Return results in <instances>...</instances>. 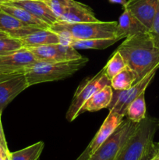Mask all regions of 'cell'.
Wrapping results in <instances>:
<instances>
[{
	"label": "cell",
	"instance_id": "obj_1",
	"mask_svg": "<svg viewBox=\"0 0 159 160\" xmlns=\"http://www.w3.org/2000/svg\"><path fill=\"white\" fill-rule=\"evenodd\" d=\"M116 50L127 67L137 73L139 81L159 66V48L154 45L148 31L126 38Z\"/></svg>",
	"mask_w": 159,
	"mask_h": 160
},
{
	"label": "cell",
	"instance_id": "obj_2",
	"mask_svg": "<svg viewBox=\"0 0 159 160\" xmlns=\"http://www.w3.org/2000/svg\"><path fill=\"white\" fill-rule=\"evenodd\" d=\"M116 21L66 23L57 21L49 29L59 35L61 43L69 45L71 39L86 40L94 38H115Z\"/></svg>",
	"mask_w": 159,
	"mask_h": 160
},
{
	"label": "cell",
	"instance_id": "obj_3",
	"mask_svg": "<svg viewBox=\"0 0 159 160\" xmlns=\"http://www.w3.org/2000/svg\"><path fill=\"white\" fill-rule=\"evenodd\" d=\"M88 62V59L82 57L78 59L59 62L37 61L26 71V80L30 86L40 83L63 80L74 74Z\"/></svg>",
	"mask_w": 159,
	"mask_h": 160
},
{
	"label": "cell",
	"instance_id": "obj_4",
	"mask_svg": "<svg viewBox=\"0 0 159 160\" xmlns=\"http://www.w3.org/2000/svg\"><path fill=\"white\" fill-rule=\"evenodd\" d=\"M158 127L159 120L145 117L114 160H141L154 146V138Z\"/></svg>",
	"mask_w": 159,
	"mask_h": 160
},
{
	"label": "cell",
	"instance_id": "obj_5",
	"mask_svg": "<svg viewBox=\"0 0 159 160\" xmlns=\"http://www.w3.org/2000/svg\"><path fill=\"white\" fill-rule=\"evenodd\" d=\"M129 119L123 120L113 134L90 155L88 160H114L138 127Z\"/></svg>",
	"mask_w": 159,
	"mask_h": 160
},
{
	"label": "cell",
	"instance_id": "obj_6",
	"mask_svg": "<svg viewBox=\"0 0 159 160\" xmlns=\"http://www.w3.org/2000/svg\"><path fill=\"white\" fill-rule=\"evenodd\" d=\"M106 85H111V81L106 76L104 69L102 68L96 75L86 79L76 89L73 100L66 112V120L72 122L81 114V109L86 102L96 92Z\"/></svg>",
	"mask_w": 159,
	"mask_h": 160
},
{
	"label": "cell",
	"instance_id": "obj_7",
	"mask_svg": "<svg viewBox=\"0 0 159 160\" xmlns=\"http://www.w3.org/2000/svg\"><path fill=\"white\" fill-rule=\"evenodd\" d=\"M159 66L153 69L151 72L143 77L142 79L137 81L132 87L126 90L113 91V96L112 102L108 109L111 112L119 114L123 117L126 115L128 107L134 99L137 98L140 94L145 92V90L148 87L152 80L154 79L156 72L158 70Z\"/></svg>",
	"mask_w": 159,
	"mask_h": 160
},
{
	"label": "cell",
	"instance_id": "obj_8",
	"mask_svg": "<svg viewBox=\"0 0 159 160\" xmlns=\"http://www.w3.org/2000/svg\"><path fill=\"white\" fill-rule=\"evenodd\" d=\"M32 52L37 61L41 62H59L78 59L83 56L69 45L51 44L26 48Z\"/></svg>",
	"mask_w": 159,
	"mask_h": 160
},
{
	"label": "cell",
	"instance_id": "obj_9",
	"mask_svg": "<svg viewBox=\"0 0 159 160\" xmlns=\"http://www.w3.org/2000/svg\"><path fill=\"white\" fill-rule=\"evenodd\" d=\"M37 62L31 51L26 48L0 56V75L25 73Z\"/></svg>",
	"mask_w": 159,
	"mask_h": 160
},
{
	"label": "cell",
	"instance_id": "obj_10",
	"mask_svg": "<svg viewBox=\"0 0 159 160\" xmlns=\"http://www.w3.org/2000/svg\"><path fill=\"white\" fill-rule=\"evenodd\" d=\"M29 87L25 73L0 75V113L6 106Z\"/></svg>",
	"mask_w": 159,
	"mask_h": 160
},
{
	"label": "cell",
	"instance_id": "obj_11",
	"mask_svg": "<svg viewBox=\"0 0 159 160\" xmlns=\"http://www.w3.org/2000/svg\"><path fill=\"white\" fill-rule=\"evenodd\" d=\"M117 23L115 38L118 41L148 31L147 28L126 8H123V13Z\"/></svg>",
	"mask_w": 159,
	"mask_h": 160
},
{
	"label": "cell",
	"instance_id": "obj_12",
	"mask_svg": "<svg viewBox=\"0 0 159 160\" xmlns=\"http://www.w3.org/2000/svg\"><path fill=\"white\" fill-rule=\"evenodd\" d=\"M158 0H128L123 8L129 9L145 27L151 29Z\"/></svg>",
	"mask_w": 159,
	"mask_h": 160
},
{
	"label": "cell",
	"instance_id": "obj_13",
	"mask_svg": "<svg viewBox=\"0 0 159 160\" xmlns=\"http://www.w3.org/2000/svg\"><path fill=\"white\" fill-rule=\"evenodd\" d=\"M58 21L66 23H84L99 21L93 9L87 5L75 0H70L65 12L59 17Z\"/></svg>",
	"mask_w": 159,
	"mask_h": 160
},
{
	"label": "cell",
	"instance_id": "obj_14",
	"mask_svg": "<svg viewBox=\"0 0 159 160\" xmlns=\"http://www.w3.org/2000/svg\"><path fill=\"white\" fill-rule=\"evenodd\" d=\"M123 120V117L119 114L109 111L108 115L107 116L100 129L88 145L90 150V155L94 152L101 146V144L107 140L109 136L113 134L114 131Z\"/></svg>",
	"mask_w": 159,
	"mask_h": 160
},
{
	"label": "cell",
	"instance_id": "obj_15",
	"mask_svg": "<svg viewBox=\"0 0 159 160\" xmlns=\"http://www.w3.org/2000/svg\"><path fill=\"white\" fill-rule=\"evenodd\" d=\"M8 2L26 9L36 17L41 20L49 26L58 21V18L45 1L41 0H31V1L10 2Z\"/></svg>",
	"mask_w": 159,
	"mask_h": 160
},
{
	"label": "cell",
	"instance_id": "obj_16",
	"mask_svg": "<svg viewBox=\"0 0 159 160\" xmlns=\"http://www.w3.org/2000/svg\"><path fill=\"white\" fill-rule=\"evenodd\" d=\"M0 9L7 12L9 15L12 16L16 19L20 20V22L28 25V26L43 28V29H48L50 28L49 25L31 14L27 10L21 7H19V6H14V5L8 2L6 0L3 1L0 4Z\"/></svg>",
	"mask_w": 159,
	"mask_h": 160
},
{
	"label": "cell",
	"instance_id": "obj_17",
	"mask_svg": "<svg viewBox=\"0 0 159 160\" xmlns=\"http://www.w3.org/2000/svg\"><path fill=\"white\" fill-rule=\"evenodd\" d=\"M20 41L24 48L61 43V39L59 34L49 28H39L29 35L20 39Z\"/></svg>",
	"mask_w": 159,
	"mask_h": 160
},
{
	"label": "cell",
	"instance_id": "obj_18",
	"mask_svg": "<svg viewBox=\"0 0 159 160\" xmlns=\"http://www.w3.org/2000/svg\"><path fill=\"white\" fill-rule=\"evenodd\" d=\"M113 89L111 85H106L95 92L81 109V113L86 112H96L108 108L112 102Z\"/></svg>",
	"mask_w": 159,
	"mask_h": 160
},
{
	"label": "cell",
	"instance_id": "obj_19",
	"mask_svg": "<svg viewBox=\"0 0 159 160\" xmlns=\"http://www.w3.org/2000/svg\"><path fill=\"white\" fill-rule=\"evenodd\" d=\"M138 81L137 73L129 67H126L111 80V86L113 90H126Z\"/></svg>",
	"mask_w": 159,
	"mask_h": 160
},
{
	"label": "cell",
	"instance_id": "obj_20",
	"mask_svg": "<svg viewBox=\"0 0 159 160\" xmlns=\"http://www.w3.org/2000/svg\"><path fill=\"white\" fill-rule=\"evenodd\" d=\"M118 42L116 38H94L86 40L71 39L69 45L75 49H104Z\"/></svg>",
	"mask_w": 159,
	"mask_h": 160
},
{
	"label": "cell",
	"instance_id": "obj_21",
	"mask_svg": "<svg viewBox=\"0 0 159 160\" xmlns=\"http://www.w3.org/2000/svg\"><path fill=\"white\" fill-rule=\"evenodd\" d=\"M146 112L145 92H143L130 103L128 107L126 116H127V119H129L131 121L134 123H140L147 117Z\"/></svg>",
	"mask_w": 159,
	"mask_h": 160
},
{
	"label": "cell",
	"instance_id": "obj_22",
	"mask_svg": "<svg viewBox=\"0 0 159 160\" xmlns=\"http://www.w3.org/2000/svg\"><path fill=\"white\" fill-rule=\"evenodd\" d=\"M45 147L43 142H38L19 151L10 152L11 160H38Z\"/></svg>",
	"mask_w": 159,
	"mask_h": 160
},
{
	"label": "cell",
	"instance_id": "obj_23",
	"mask_svg": "<svg viewBox=\"0 0 159 160\" xmlns=\"http://www.w3.org/2000/svg\"><path fill=\"white\" fill-rule=\"evenodd\" d=\"M25 26L28 25L24 24L12 16L0 9V31L6 33L9 37H12L18 30Z\"/></svg>",
	"mask_w": 159,
	"mask_h": 160
},
{
	"label": "cell",
	"instance_id": "obj_24",
	"mask_svg": "<svg viewBox=\"0 0 159 160\" xmlns=\"http://www.w3.org/2000/svg\"><path fill=\"white\" fill-rule=\"evenodd\" d=\"M126 67H127V65L125 59H123L119 52L115 50L104 69L106 76L111 81L117 73H119Z\"/></svg>",
	"mask_w": 159,
	"mask_h": 160
},
{
	"label": "cell",
	"instance_id": "obj_25",
	"mask_svg": "<svg viewBox=\"0 0 159 160\" xmlns=\"http://www.w3.org/2000/svg\"><path fill=\"white\" fill-rule=\"evenodd\" d=\"M24 48L20 39L7 36L0 38V56L9 55Z\"/></svg>",
	"mask_w": 159,
	"mask_h": 160
},
{
	"label": "cell",
	"instance_id": "obj_26",
	"mask_svg": "<svg viewBox=\"0 0 159 160\" xmlns=\"http://www.w3.org/2000/svg\"><path fill=\"white\" fill-rule=\"evenodd\" d=\"M148 32L152 39L154 45L159 48V0L157 2V9H156L154 19H153L151 28Z\"/></svg>",
	"mask_w": 159,
	"mask_h": 160
},
{
	"label": "cell",
	"instance_id": "obj_27",
	"mask_svg": "<svg viewBox=\"0 0 159 160\" xmlns=\"http://www.w3.org/2000/svg\"><path fill=\"white\" fill-rule=\"evenodd\" d=\"M70 1V0H45V2L59 19V17L65 12Z\"/></svg>",
	"mask_w": 159,
	"mask_h": 160
},
{
	"label": "cell",
	"instance_id": "obj_28",
	"mask_svg": "<svg viewBox=\"0 0 159 160\" xmlns=\"http://www.w3.org/2000/svg\"><path fill=\"white\" fill-rule=\"evenodd\" d=\"M0 145L4 148L5 150L9 151V148H8V146H7V143H6V138H5L4 131H3L2 125L1 118H0Z\"/></svg>",
	"mask_w": 159,
	"mask_h": 160
},
{
	"label": "cell",
	"instance_id": "obj_29",
	"mask_svg": "<svg viewBox=\"0 0 159 160\" xmlns=\"http://www.w3.org/2000/svg\"><path fill=\"white\" fill-rule=\"evenodd\" d=\"M90 156V150L89 146L87 145V148L84 149V151L83 152L80 154V156L77 158L76 160H88Z\"/></svg>",
	"mask_w": 159,
	"mask_h": 160
},
{
	"label": "cell",
	"instance_id": "obj_30",
	"mask_svg": "<svg viewBox=\"0 0 159 160\" xmlns=\"http://www.w3.org/2000/svg\"><path fill=\"white\" fill-rule=\"evenodd\" d=\"M109 2L114 3V4H119L122 5L123 6H124L126 4V2L127 0H108Z\"/></svg>",
	"mask_w": 159,
	"mask_h": 160
},
{
	"label": "cell",
	"instance_id": "obj_31",
	"mask_svg": "<svg viewBox=\"0 0 159 160\" xmlns=\"http://www.w3.org/2000/svg\"><path fill=\"white\" fill-rule=\"evenodd\" d=\"M9 152H9V151H6V150H5L4 148H3V147L1 145H0V156H2V157H5V156H6L7 154H9Z\"/></svg>",
	"mask_w": 159,
	"mask_h": 160
},
{
	"label": "cell",
	"instance_id": "obj_32",
	"mask_svg": "<svg viewBox=\"0 0 159 160\" xmlns=\"http://www.w3.org/2000/svg\"><path fill=\"white\" fill-rule=\"evenodd\" d=\"M149 160H159V152H156L155 154H154Z\"/></svg>",
	"mask_w": 159,
	"mask_h": 160
},
{
	"label": "cell",
	"instance_id": "obj_33",
	"mask_svg": "<svg viewBox=\"0 0 159 160\" xmlns=\"http://www.w3.org/2000/svg\"><path fill=\"white\" fill-rule=\"evenodd\" d=\"M7 36H9V35H8L6 33L0 31V38H6V37H7Z\"/></svg>",
	"mask_w": 159,
	"mask_h": 160
},
{
	"label": "cell",
	"instance_id": "obj_34",
	"mask_svg": "<svg viewBox=\"0 0 159 160\" xmlns=\"http://www.w3.org/2000/svg\"><path fill=\"white\" fill-rule=\"evenodd\" d=\"M4 160H11L10 159V152H9V154H7L6 156H5Z\"/></svg>",
	"mask_w": 159,
	"mask_h": 160
},
{
	"label": "cell",
	"instance_id": "obj_35",
	"mask_svg": "<svg viewBox=\"0 0 159 160\" xmlns=\"http://www.w3.org/2000/svg\"><path fill=\"white\" fill-rule=\"evenodd\" d=\"M10 2H20V1H31V0H8ZM41 1H45V0H41Z\"/></svg>",
	"mask_w": 159,
	"mask_h": 160
},
{
	"label": "cell",
	"instance_id": "obj_36",
	"mask_svg": "<svg viewBox=\"0 0 159 160\" xmlns=\"http://www.w3.org/2000/svg\"><path fill=\"white\" fill-rule=\"evenodd\" d=\"M156 148H157V151L159 152V142L157 144H156Z\"/></svg>",
	"mask_w": 159,
	"mask_h": 160
},
{
	"label": "cell",
	"instance_id": "obj_37",
	"mask_svg": "<svg viewBox=\"0 0 159 160\" xmlns=\"http://www.w3.org/2000/svg\"><path fill=\"white\" fill-rule=\"evenodd\" d=\"M3 1H5V0H0V4H1V3H2V2H3Z\"/></svg>",
	"mask_w": 159,
	"mask_h": 160
},
{
	"label": "cell",
	"instance_id": "obj_38",
	"mask_svg": "<svg viewBox=\"0 0 159 160\" xmlns=\"http://www.w3.org/2000/svg\"><path fill=\"white\" fill-rule=\"evenodd\" d=\"M1 115H2V114H1V113H0V118H1Z\"/></svg>",
	"mask_w": 159,
	"mask_h": 160
}]
</instances>
